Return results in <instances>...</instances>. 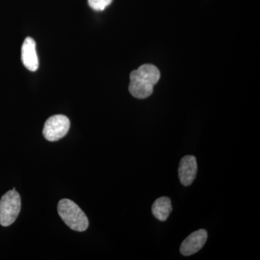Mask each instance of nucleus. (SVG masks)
<instances>
[{"label": "nucleus", "instance_id": "1", "mask_svg": "<svg viewBox=\"0 0 260 260\" xmlns=\"http://www.w3.org/2000/svg\"><path fill=\"white\" fill-rule=\"evenodd\" d=\"M160 77V71L155 65H142L130 74V93L137 99H146L153 93L154 85L158 83Z\"/></svg>", "mask_w": 260, "mask_h": 260}, {"label": "nucleus", "instance_id": "2", "mask_svg": "<svg viewBox=\"0 0 260 260\" xmlns=\"http://www.w3.org/2000/svg\"><path fill=\"white\" fill-rule=\"evenodd\" d=\"M58 213L68 226L76 232H85L89 225L88 219L78 205L69 199L58 203Z\"/></svg>", "mask_w": 260, "mask_h": 260}, {"label": "nucleus", "instance_id": "3", "mask_svg": "<svg viewBox=\"0 0 260 260\" xmlns=\"http://www.w3.org/2000/svg\"><path fill=\"white\" fill-rule=\"evenodd\" d=\"M20 208L21 200L16 190L13 189L3 195L0 200V225L7 227L14 223Z\"/></svg>", "mask_w": 260, "mask_h": 260}, {"label": "nucleus", "instance_id": "4", "mask_svg": "<svg viewBox=\"0 0 260 260\" xmlns=\"http://www.w3.org/2000/svg\"><path fill=\"white\" fill-rule=\"evenodd\" d=\"M70 126V121L68 117L57 114L51 116L46 121L43 134L48 141H57L68 134Z\"/></svg>", "mask_w": 260, "mask_h": 260}, {"label": "nucleus", "instance_id": "5", "mask_svg": "<svg viewBox=\"0 0 260 260\" xmlns=\"http://www.w3.org/2000/svg\"><path fill=\"white\" fill-rule=\"evenodd\" d=\"M208 233L205 229H200L191 233L184 239L180 246V252L184 256H190L199 251L206 243Z\"/></svg>", "mask_w": 260, "mask_h": 260}, {"label": "nucleus", "instance_id": "6", "mask_svg": "<svg viewBox=\"0 0 260 260\" xmlns=\"http://www.w3.org/2000/svg\"><path fill=\"white\" fill-rule=\"evenodd\" d=\"M198 164L194 155H186L179 162V177L181 184L190 186L196 178Z\"/></svg>", "mask_w": 260, "mask_h": 260}, {"label": "nucleus", "instance_id": "7", "mask_svg": "<svg viewBox=\"0 0 260 260\" xmlns=\"http://www.w3.org/2000/svg\"><path fill=\"white\" fill-rule=\"evenodd\" d=\"M21 59L24 66L30 71H37L39 68L36 42L32 38L27 37L24 41L21 49Z\"/></svg>", "mask_w": 260, "mask_h": 260}, {"label": "nucleus", "instance_id": "8", "mask_svg": "<svg viewBox=\"0 0 260 260\" xmlns=\"http://www.w3.org/2000/svg\"><path fill=\"white\" fill-rule=\"evenodd\" d=\"M172 210V202L167 197L158 198L152 205V213L160 221H166Z\"/></svg>", "mask_w": 260, "mask_h": 260}, {"label": "nucleus", "instance_id": "9", "mask_svg": "<svg viewBox=\"0 0 260 260\" xmlns=\"http://www.w3.org/2000/svg\"><path fill=\"white\" fill-rule=\"evenodd\" d=\"M90 8L96 11L105 10L109 5L112 4L113 0H88Z\"/></svg>", "mask_w": 260, "mask_h": 260}]
</instances>
